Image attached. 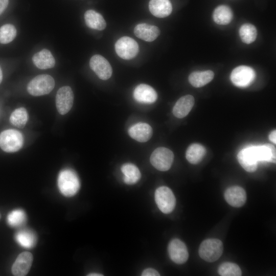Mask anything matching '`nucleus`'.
Masks as SVG:
<instances>
[{
	"label": "nucleus",
	"instance_id": "6e6552de",
	"mask_svg": "<svg viewBox=\"0 0 276 276\" xmlns=\"http://www.w3.org/2000/svg\"><path fill=\"white\" fill-rule=\"evenodd\" d=\"M256 73L253 68L246 65H240L235 68L230 78L232 83L239 87H246L254 80Z\"/></svg>",
	"mask_w": 276,
	"mask_h": 276
},
{
	"label": "nucleus",
	"instance_id": "f03ea898",
	"mask_svg": "<svg viewBox=\"0 0 276 276\" xmlns=\"http://www.w3.org/2000/svg\"><path fill=\"white\" fill-rule=\"evenodd\" d=\"M223 245L222 241L218 239L211 238L202 242L199 247L198 253L203 260L213 262L222 255Z\"/></svg>",
	"mask_w": 276,
	"mask_h": 276
},
{
	"label": "nucleus",
	"instance_id": "ddd939ff",
	"mask_svg": "<svg viewBox=\"0 0 276 276\" xmlns=\"http://www.w3.org/2000/svg\"><path fill=\"white\" fill-rule=\"evenodd\" d=\"M31 253L24 251L19 254L12 267V272L16 276H24L28 273L33 262Z\"/></svg>",
	"mask_w": 276,
	"mask_h": 276
},
{
	"label": "nucleus",
	"instance_id": "a211bd4d",
	"mask_svg": "<svg viewBox=\"0 0 276 276\" xmlns=\"http://www.w3.org/2000/svg\"><path fill=\"white\" fill-rule=\"evenodd\" d=\"M195 102L194 97L190 95L181 97L176 102L173 108V114L178 118H182L188 114Z\"/></svg>",
	"mask_w": 276,
	"mask_h": 276
},
{
	"label": "nucleus",
	"instance_id": "5701e85b",
	"mask_svg": "<svg viewBox=\"0 0 276 276\" xmlns=\"http://www.w3.org/2000/svg\"><path fill=\"white\" fill-rule=\"evenodd\" d=\"M121 169L124 175V181L126 184H135L140 180L141 177L139 169L133 164H124L122 166Z\"/></svg>",
	"mask_w": 276,
	"mask_h": 276
},
{
	"label": "nucleus",
	"instance_id": "2f4dec72",
	"mask_svg": "<svg viewBox=\"0 0 276 276\" xmlns=\"http://www.w3.org/2000/svg\"><path fill=\"white\" fill-rule=\"evenodd\" d=\"M218 273L221 276H240L242 271L239 266L235 263L225 262L218 269Z\"/></svg>",
	"mask_w": 276,
	"mask_h": 276
},
{
	"label": "nucleus",
	"instance_id": "a878e982",
	"mask_svg": "<svg viewBox=\"0 0 276 276\" xmlns=\"http://www.w3.org/2000/svg\"><path fill=\"white\" fill-rule=\"evenodd\" d=\"M15 238L20 245L27 248L34 247L37 240L35 233L29 229H22L19 231L15 234Z\"/></svg>",
	"mask_w": 276,
	"mask_h": 276
},
{
	"label": "nucleus",
	"instance_id": "c756f323",
	"mask_svg": "<svg viewBox=\"0 0 276 276\" xmlns=\"http://www.w3.org/2000/svg\"><path fill=\"white\" fill-rule=\"evenodd\" d=\"M7 222L12 227H19L27 220L25 212L21 209H15L10 212L7 218Z\"/></svg>",
	"mask_w": 276,
	"mask_h": 276
},
{
	"label": "nucleus",
	"instance_id": "4be33fe9",
	"mask_svg": "<svg viewBox=\"0 0 276 276\" xmlns=\"http://www.w3.org/2000/svg\"><path fill=\"white\" fill-rule=\"evenodd\" d=\"M214 76L213 71L208 70L201 72H194L189 76L190 83L195 87H201L211 81Z\"/></svg>",
	"mask_w": 276,
	"mask_h": 276
},
{
	"label": "nucleus",
	"instance_id": "aec40b11",
	"mask_svg": "<svg viewBox=\"0 0 276 276\" xmlns=\"http://www.w3.org/2000/svg\"><path fill=\"white\" fill-rule=\"evenodd\" d=\"M34 65L39 69L45 70L53 67L55 60L51 52L47 49H43L37 52L32 57Z\"/></svg>",
	"mask_w": 276,
	"mask_h": 276
},
{
	"label": "nucleus",
	"instance_id": "9b49d317",
	"mask_svg": "<svg viewBox=\"0 0 276 276\" xmlns=\"http://www.w3.org/2000/svg\"><path fill=\"white\" fill-rule=\"evenodd\" d=\"M89 66L101 80H107L112 75V70L110 63L101 55L93 56L89 60Z\"/></svg>",
	"mask_w": 276,
	"mask_h": 276
},
{
	"label": "nucleus",
	"instance_id": "39448f33",
	"mask_svg": "<svg viewBox=\"0 0 276 276\" xmlns=\"http://www.w3.org/2000/svg\"><path fill=\"white\" fill-rule=\"evenodd\" d=\"M155 201L158 209L164 214L172 212L176 204V199L173 193L166 186L160 187L156 190Z\"/></svg>",
	"mask_w": 276,
	"mask_h": 276
},
{
	"label": "nucleus",
	"instance_id": "b1692460",
	"mask_svg": "<svg viewBox=\"0 0 276 276\" xmlns=\"http://www.w3.org/2000/svg\"><path fill=\"white\" fill-rule=\"evenodd\" d=\"M259 162L275 163L276 150L272 144H266L263 145L255 146Z\"/></svg>",
	"mask_w": 276,
	"mask_h": 276
},
{
	"label": "nucleus",
	"instance_id": "f257e3e1",
	"mask_svg": "<svg viewBox=\"0 0 276 276\" xmlns=\"http://www.w3.org/2000/svg\"><path fill=\"white\" fill-rule=\"evenodd\" d=\"M58 186L60 192L65 196L75 195L80 187V182L73 170L66 169L61 171L58 178Z\"/></svg>",
	"mask_w": 276,
	"mask_h": 276
},
{
	"label": "nucleus",
	"instance_id": "7c9ffc66",
	"mask_svg": "<svg viewBox=\"0 0 276 276\" xmlns=\"http://www.w3.org/2000/svg\"><path fill=\"white\" fill-rule=\"evenodd\" d=\"M17 31L14 26L8 24L0 28V43L7 44L15 38Z\"/></svg>",
	"mask_w": 276,
	"mask_h": 276
},
{
	"label": "nucleus",
	"instance_id": "2eb2a0df",
	"mask_svg": "<svg viewBox=\"0 0 276 276\" xmlns=\"http://www.w3.org/2000/svg\"><path fill=\"white\" fill-rule=\"evenodd\" d=\"M133 96L137 102L145 104L153 103L157 98V94L153 88L145 84H141L136 86Z\"/></svg>",
	"mask_w": 276,
	"mask_h": 276
},
{
	"label": "nucleus",
	"instance_id": "6ab92c4d",
	"mask_svg": "<svg viewBox=\"0 0 276 276\" xmlns=\"http://www.w3.org/2000/svg\"><path fill=\"white\" fill-rule=\"evenodd\" d=\"M150 12L155 17L164 18L172 12V4L169 0H150L149 3Z\"/></svg>",
	"mask_w": 276,
	"mask_h": 276
},
{
	"label": "nucleus",
	"instance_id": "dca6fc26",
	"mask_svg": "<svg viewBox=\"0 0 276 276\" xmlns=\"http://www.w3.org/2000/svg\"><path fill=\"white\" fill-rule=\"evenodd\" d=\"M128 134L131 137L139 142H146L152 136V129L146 123H138L128 130Z\"/></svg>",
	"mask_w": 276,
	"mask_h": 276
},
{
	"label": "nucleus",
	"instance_id": "412c9836",
	"mask_svg": "<svg viewBox=\"0 0 276 276\" xmlns=\"http://www.w3.org/2000/svg\"><path fill=\"white\" fill-rule=\"evenodd\" d=\"M86 26L91 29L103 30L106 26V21L101 14L93 10H87L84 13Z\"/></svg>",
	"mask_w": 276,
	"mask_h": 276
},
{
	"label": "nucleus",
	"instance_id": "393cba45",
	"mask_svg": "<svg viewBox=\"0 0 276 276\" xmlns=\"http://www.w3.org/2000/svg\"><path fill=\"white\" fill-rule=\"evenodd\" d=\"M233 13L231 9L225 5H220L214 10L213 18L215 23L220 25H226L231 22Z\"/></svg>",
	"mask_w": 276,
	"mask_h": 276
},
{
	"label": "nucleus",
	"instance_id": "bb28decb",
	"mask_svg": "<svg viewBox=\"0 0 276 276\" xmlns=\"http://www.w3.org/2000/svg\"><path fill=\"white\" fill-rule=\"evenodd\" d=\"M205 148L199 144H193L187 149L186 157L188 161L192 164H197L201 161L205 155Z\"/></svg>",
	"mask_w": 276,
	"mask_h": 276
},
{
	"label": "nucleus",
	"instance_id": "c9c22d12",
	"mask_svg": "<svg viewBox=\"0 0 276 276\" xmlns=\"http://www.w3.org/2000/svg\"><path fill=\"white\" fill-rule=\"evenodd\" d=\"M87 275H89V276H101V275H103L101 274H100V273H90V274H88Z\"/></svg>",
	"mask_w": 276,
	"mask_h": 276
},
{
	"label": "nucleus",
	"instance_id": "f8f14e48",
	"mask_svg": "<svg viewBox=\"0 0 276 276\" xmlns=\"http://www.w3.org/2000/svg\"><path fill=\"white\" fill-rule=\"evenodd\" d=\"M168 251L171 260L177 264H182L188 259L187 247L186 244L178 239H174L170 241Z\"/></svg>",
	"mask_w": 276,
	"mask_h": 276
},
{
	"label": "nucleus",
	"instance_id": "423d86ee",
	"mask_svg": "<svg viewBox=\"0 0 276 276\" xmlns=\"http://www.w3.org/2000/svg\"><path fill=\"white\" fill-rule=\"evenodd\" d=\"M174 160V154L170 149L165 147H158L152 153L150 160L152 165L161 171L168 170Z\"/></svg>",
	"mask_w": 276,
	"mask_h": 276
},
{
	"label": "nucleus",
	"instance_id": "4c0bfd02",
	"mask_svg": "<svg viewBox=\"0 0 276 276\" xmlns=\"http://www.w3.org/2000/svg\"><path fill=\"white\" fill-rule=\"evenodd\" d=\"M1 214H0V218H1Z\"/></svg>",
	"mask_w": 276,
	"mask_h": 276
},
{
	"label": "nucleus",
	"instance_id": "f3484780",
	"mask_svg": "<svg viewBox=\"0 0 276 276\" xmlns=\"http://www.w3.org/2000/svg\"><path fill=\"white\" fill-rule=\"evenodd\" d=\"M134 33L137 37L146 41L151 42L159 36L160 30L155 26L142 23L135 27Z\"/></svg>",
	"mask_w": 276,
	"mask_h": 276
},
{
	"label": "nucleus",
	"instance_id": "20e7f679",
	"mask_svg": "<svg viewBox=\"0 0 276 276\" xmlns=\"http://www.w3.org/2000/svg\"><path fill=\"white\" fill-rule=\"evenodd\" d=\"M23 143L21 133L16 130H5L0 133V147L6 152L18 151L22 147Z\"/></svg>",
	"mask_w": 276,
	"mask_h": 276
},
{
	"label": "nucleus",
	"instance_id": "9d476101",
	"mask_svg": "<svg viewBox=\"0 0 276 276\" xmlns=\"http://www.w3.org/2000/svg\"><path fill=\"white\" fill-rule=\"evenodd\" d=\"M237 159L245 171L253 172L257 170L259 160L255 146H249L240 150L238 154Z\"/></svg>",
	"mask_w": 276,
	"mask_h": 276
},
{
	"label": "nucleus",
	"instance_id": "1a4fd4ad",
	"mask_svg": "<svg viewBox=\"0 0 276 276\" xmlns=\"http://www.w3.org/2000/svg\"><path fill=\"white\" fill-rule=\"evenodd\" d=\"M74 93L71 87H60L56 95V106L61 115L67 113L72 108L74 102Z\"/></svg>",
	"mask_w": 276,
	"mask_h": 276
},
{
	"label": "nucleus",
	"instance_id": "473e14b6",
	"mask_svg": "<svg viewBox=\"0 0 276 276\" xmlns=\"http://www.w3.org/2000/svg\"><path fill=\"white\" fill-rule=\"evenodd\" d=\"M143 276H158L159 273L153 268H147L145 269L142 273Z\"/></svg>",
	"mask_w": 276,
	"mask_h": 276
},
{
	"label": "nucleus",
	"instance_id": "7ed1b4c3",
	"mask_svg": "<svg viewBox=\"0 0 276 276\" xmlns=\"http://www.w3.org/2000/svg\"><path fill=\"white\" fill-rule=\"evenodd\" d=\"M55 81L50 75L42 74L33 78L28 84V92L33 96H40L49 94L54 88Z\"/></svg>",
	"mask_w": 276,
	"mask_h": 276
},
{
	"label": "nucleus",
	"instance_id": "c85d7f7f",
	"mask_svg": "<svg viewBox=\"0 0 276 276\" xmlns=\"http://www.w3.org/2000/svg\"><path fill=\"white\" fill-rule=\"evenodd\" d=\"M28 119V112L24 107L14 110L10 117L12 124L19 128H23L26 125Z\"/></svg>",
	"mask_w": 276,
	"mask_h": 276
},
{
	"label": "nucleus",
	"instance_id": "72a5a7b5",
	"mask_svg": "<svg viewBox=\"0 0 276 276\" xmlns=\"http://www.w3.org/2000/svg\"><path fill=\"white\" fill-rule=\"evenodd\" d=\"M9 4V0H0V15L7 8Z\"/></svg>",
	"mask_w": 276,
	"mask_h": 276
},
{
	"label": "nucleus",
	"instance_id": "0eeeda50",
	"mask_svg": "<svg viewBox=\"0 0 276 276\" xmlns=\"http://www.w3.org/2000/svg\"><path fill=\"white\" fill-rule=\"evenodd\" d=\"M115 50L120 57L125 60H129L137 55L139 47L137 42L133 38L123 36L116 42Z\"/></svg>",
	"mask_w": 276,
	"mask_h": 276
},
{
	"label": "nucleus",
	"instance_id": "cd10ccee",
	"mask_svg": "<svg viewBox=\"0 0 276 276\" xmlns=\"http://www.w3.org/2000/svg\"><path fill=\"white\" fill-rule=\"evenodd\" d=\"M239 35L242 42L246 44H250L257 38V29L252 24H244L239 29Z\"/></svg>",
	"mask_w": 276,
	"mask_h": 276
},
{
	"label": "nucleus",
	"instance_id": "4468645a",
	"mask_svg": "<svg viewBox=\"0 0 276 276\" xmlns=\"http://www.w3.org/2000/svg\"><path fill=\"white\" fill-rule=\"evenodd\" d=\"M224 198L230 205L239 208L243 206L246 202V192L242 187L232 186L225 190Z\"/></svg>",
	"mask_w": 276,
	"mask_h": 276
},
{
	"label": "nucleus",
	"instance_id": "f704fd0d",
	"mask_svg": "<svg viewBox=\"0 0 276 276\" xmlns=\"http://www.w3.org/2000/svg\"><path fill=\"white\" fill-rule=\"evenodd\" d=\"M269 140L274 144L276 143V130H273L269 135Z\"/></svg>",
	"mask_w": 276,
	"mask_h": 276
},
{
	"label": "nucleus",
	"instance_id": "e433bc0d",
	"mask_svg": "<svg viewBox=\"0 0 276 276\" xmlns=\"http://www.w3.org/2000/svg\"><path fill=\"white\" fill-rule=\"evenodd\" d=\"M2 79H3V74H2L1 68L0 67V84L2 82Z\"/></svg>",
	"mask_w": 276,
	"mask_h": 276
}]
</instances>
